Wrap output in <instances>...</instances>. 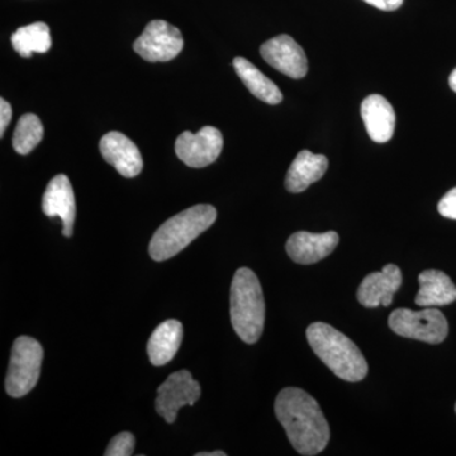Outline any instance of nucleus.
<instances>
[{
	"instance_id": "nucleus-8",
	"label": "nucleus",
	"mask_w": 456,
	"mask_h": 456,
	"mask_svg": "<svg viewBox=\"0 0 456 456\" xmlns=\"http://www.w3.org/2000/svg\"><path fill=\"white\" fill-rule=\"evenodd\" d=\"M200 397V383L191 377V371L179 370L167 377L158 388L156 412L164 417L167 424L175 422L180 408L193 406Z\"/></svg>"
},
{
	"instance_id": "nucleus-21",
	"label": "nucleus",
	"mask_w": 456,
	"mask_h": 456,
	"mask_svg": "<svg viewBox=\"0 0 456 456\" xmlns=\"http://www.w3.org/2000/svg\"><path fill=\"white\" fill-rule=\"evenodd\" d=\"M42 139H44V126L41 119L36 114H23L14 131V150L20 155H28Z\"/></svg>"
},
{
	"instance_id": "nucleus-16",
	"label": "nucleus",
	"mask_w": 456,
	"mask_h": 456,
	"mask_svg": "<svg viewBox=\"0 0 456 456\" xmlns=\"http://www.w3.org/2000/svg\"><path fill=\"white\" fill-rule=\"evenodd\" d=\"M329 167L326 156L303 150L296 156L285 178V188L290 193H302L314 183L322 179Z\"/></svg>"
},
{
	"instance_id": "nucleus-19",
	"label": "nucleus",
	"mask_w": 456,
	"mask_h": 456,
	"mask_svg": "<svg viewBox=\"0 0 456 456\" xmlns=\"http://www.w3.org/2000/svg\"><path fill=\"white\" fill-rule=\"evenodd\" d=\"M233 68L240 79L245 84L246 88L250 90L251 94L259 98L260 101L268 104H279L283 101V94L269 77L261 73L259 69L251 64L244 57H236L233 60Z\"/></svg>"
},
{
	"instance_id": "nucleus-27",
	"label": "nucleus",
	"mask_w": 456,
	"mask_h": 456,
	"mask_svg": "<svg viewBox=\"0 0 456 456\" xmlns=\"http://www.w3.org/2000/svg\"><path fill=\"white\" fill-rule=\"evenodd\" d=\"M197 456H226V452H198Z\"/></svg>"
},
{
	"instance_id": "nucleus-28",
	"label": "nucleus",
	"mask_w": 456,
	"mask_h": 456,
	"mask_svg": "<svg viewBox=\"0 0 456 456\" xmlns=\"http://www.w3.org/2000/svg\"><path fill=\"white\" fill-rule=\"evenodd\" d=\"M455 411H456V406H455Z\"/></svg>"
},
{
	"instance_id": "nucleus-13",
	"label": "nucleus",
	"mask_w": 456,
	"mask_h": 456,
	"mask_svg": "<svg viewBox=\"0 0 456 456\" xmlns=\"http://www.w3.org/2000/svg\"><path fill=\"white\" fill-rule=\"evenodd\" d=\"M338 241H340V236L335 231L325 233L301 231V232L293 233L288 239L285 250L294 263L310 265L334 253Z\"/></svg>"
},
{
	"instance_id": "nucleus-7",
	"label": "nucleus",
	"mask_w": 456,
	"mask_h": 456,
	"mask_svg": "<svg viewBox=\"0 0 456 456\" xmlns=\"http://www.w3.org/2000/svg\"><path fill=\"white\" fill-rule=\"evenodd\" d=\"M184 47L182 33L165 20H151L139 38L134 50L149 62H167L175 59Z\"/></svg>"
},
{
	"instance_id": "nucleus-10",
	"label": "nucleus",
	"mask_w": 456,
	"mask_h": 456,
	"mask_svg": "<svg viewBox=\"0 0 456 456\" xmlns=\"http://www.w3.org/2000/svg\"><path fill=\"white\" fill-rule=\"evenodd\" d=\"M263 59L281 74L302 79L308 73V60L305 50L288 35L277 36L260 47Z\"/></svg>"
},
{
	"instance_id": "nucleus-4",
	"label": "nucleus",
	"mask_w": 456,
	"mask_h": 456,
	"mask_svg": "<svg viewBox=\"0 0 456 456\" xmlns=\"http://www.w3.org/2000/svg\"><path fill=\"white\" fill-rule=\"evenodd\" d=\"M217 211L209 204H198L174 216L158 228L149 245L152 260L165 261L178 255L215 224Z\"/></svg>"
},
{
	"instance_id": "nucleus-1",
	"label": "nucleus",
	"mask_w": 456,
	"mask_h": 456,
	"mask_svg": "<svg viewBox=\"0 0 456 456\" xmlns=\"http://www.w3.org/2000/svg\"><path fill=\"white\" fill-rule=\"evenodd\" d=\"M275 415L293 448L301 455H317L330 440V428L316 399L301 388H284L275 401Z\"/></svg>"
},
{
	"instance_id": "nucleus-14",
	"label": "nucleus",
	"mask_w": 456,
	"mask_h": 456,
	"mask_svg": "<svg viewBox=\"0 0 456 456\" xmlns=\"http://www.w3.org/2000/svg\"><path fill=\"white\" fill-rule=\"evenodd\" d=\"M401 285V269L395 264H388L382 272H374L365 277L358 289V301L367 308L388 307Z\"/></svg>"
},
{
	"instance_id": "nucleus-2",
	"label": "nucleus",
	"mask_w": 456,
	"mask_h": 456,
	"mask_svg": "<svg viewBox=\"0 0 456 456\" xmlns=\"http://www.w3.org/2000/svg\"><path fill=\"white\" fill-rule=\"evenodd\" d=\"M307 338L314 354L330 370L346 382H360L368 374V362L359 347L334 327L312 323Z\"/></svg>"
},
{
	"instance_id": "nucleus-18",
	"label": "nucleus",
	"mask_w": 456,
	"mask_h": 456,
	"mask_svg": "<svg viewBox=\"0 0 456 456\" xmlns=\"http://www.w3.org/2000/svg\"><path fill=\"white\" fill-rule=\"evenodd\" d=\"M183 340V325L176 320H167L156 327L147 344L150 362L155 367H163L178 353Z\"/></svg>"
},
{
	"instance_id": "nucleus-23",
	"label": "nucleus",
	"mask_w": 456,
	"mask_h": 456,
	"mask_svg": "<svg viewBox=\"0 0 456 456\" xmlns=\"http://www.w3.org/2000/svg\"><path fill=\"white\" fill-rule=\"evenodd\" d=\"M437 209L443 217L456 220V188L452 189L441 198Z\"/></svg>"
},
{
	"instance_id": "nucleus-15",
	"label": "nucleus",
	"mask_w": 456,
	"mask_h": 456,
	"mask_svg": "<svg viewBox=\"0 0 456 456\" xmlns=\"http://www.w3.org/2000/svg\"><path fill=\"white\" fill-rule=\"evenodd\" d=\"M362 118L369 137L377 143H386L395 134V113L392 104L379 94H371L362 103Z\"/></svg>"
},
{
	"instance_id": "nucleus-3",
	"label": "nucleus",
	"mask_w": 456,
	"mask_h": 456,
	"mask_svg": "<svg viewBox=\"0 0 456 456\" xmlns=\"http://www.w3.org/2000/svg\"><path fill=\"white\" fill-rule=\"evenodd\" d=\"M231 323L246 344L259 341L265 323V302L259 279L253 270L237 269L231 284Z\"/></svg>"
},
{
	"instance_id": "nucleus-12",
	"label": "nucleus",
	"mask_w": 456,
	"mask_h": 456,
	"mask_svg": "<svg viewBox=\"0 0 456 456\" xmlns=\"http://www.w3.org/2000/svg\"><path fill=\"white\" fill-rule=\"evenodd\" d=\"M99 150L108 164L125 178H134L142 170V156L139 147L121 132H110L102 137Z\"/></svg>"
},
{
	"instance_id": "nucleus-25",
	"label": "nucleus",
	"mask_w": 456,
	"mask_h": 456,
	"mask_svg": "<svg viewBox=\"0 0 456 456\" xmlns=\"http://www.w3.org/2000/svg\"><path fill=\"white\" fill-rule=\"evenodd\" d=\"M364 2L386 12L397 11L403 4V0H364Z\"/></svg>"
},
{
	"instance_id": "nucleus-20",
	"label": "nucleus",
	"mask_w": 456,
	"mask_h": 456,
	"mask_svg": "<svg viewBox=\"0 0 456 456\" xmlns=\"http://www.w3.org/2000/svg\"><path fill=\"white\" fill-rule=\"evenodd\" d=\"M12 46L22 57H31L32 53H45L50 50V28L46 23L36 22L20 27L11 37Z\"/></svg>"
},
{
	"instance_id": "nucleus-9",
	"label": "nucleus",
	"mask_w": 456,
	"mask_h": 456,
	"mask_svg": "<svg viewBox=\"0 0 456 456\" xmlns=\"http://www.w3.org/2000/svg\"><path fill=\"white\" fill-rule=\"evenodd\" d=\"M224 147L220 130L206 126L197 134L185 131L176 139L175 152L180 160L191 167H206L215 163Z\"/></svg>"
},
{
	"instance_id": "nucleus-26",
	"label": "nucleus",
	"mask_w": 456,
	"mask_h": 456,
	"mask_svg": "<svg viewBox=\"0 0 456 456\" xmlns=\"http://www.w3.org/2000/svg\"><path fill=\"white\" fill-rule=\"evenodd\" d=\"M449 86H450V88L454 90V92L456 93V69L454 71H452V75H450Z\"/></svg>"
},
{
	"instance_id": "nucleus-17",
	"label": "nucleus",
	"mask_w": 456,
	"mask_h": 456,
	"mask_svg": "<svg viewBox=\"0 0 456 456\" xmlns=\"http://www.w3.org/2000/svg\"><path fill=\"white\" fill-rule=\"evenodd\" d=\"M419 290L416 305L419 307H441L456 301V287L452 279L440 270H425L419 274Z\"/></svg>"
},
{
	"instance_id": "nucleus-22",
	"label": "nucleus",
	"mask_w": 456,
	"mask_h": 456,
	"mask_svg": "<svg viewBox=\"0 0 456 456\" xmlns=\"http://www.w3.org/2000/svg\"><path fill=\"white\" fill-rule=\"evenodd\" d=\"M136 439L131 432H121L116 435L110 441V445L104 452L106 456H130L134 454Z\"/></svg>"
},
{
	"instance_id": "nucleus-11",
	"label": "nucleus",
	"mask_w": 456,
	"mask_h": 456,
	"mask_svg": "<svg viewBox=\"0 0 456 456\" xmlns=\"http://www.w3.org/2000/svg\"><path fill=\"white\" fill-rule=\"evenodd\" d=\"M42 211L49 217L61 218L64 224L62 235L73 236L77 206H75L73 185L64 174H59L55 178L51 179L42 198Z\"/></svg>"
},
{
	"instance_id": "nucleus-24",
	"label": "nucleus",
	"mask_w": 456,
	"mask_h": 456,
	"mask_svg": "<svg viewBox=\"0 0 456 456\" xmlns=\"http://www.w3.org/2000/svg\"><path fill=\"white\" fill-rule=\"evenodd\" d=\"M12 119V107L11 104L5 101L4 98L0 99V137L4 136V132L7 130L9 123Z\"/></svg>"
},
{
	"instance_id": "nucleus-6",
	"label": "nucleus",
	"mask_w": 456,
	"mask_h": 456,
	"mask_svg": "<svg viewBox=\"0 0 456 456\" xmlns=\"http://www.w3.org/2000/svg\"><path fill=\"white\" fill-rule=\"evenodd\" d=\"M389 327L402 338L441 344L448 336V321L436 307H425L422 311L398 308L389 316Z\"/></svg>"
},
{
	"instance_id": "nucleus-5",
	"label": "nucleus",
	"mask_w": 456,
	"mask_h": 456,
	"mask_svg": "<svg viewBox=\"0 0 456 456\" xmlns=\"http://www.w3.org/2000/svg\"><path fill=\"white\" fill-rule=\"evenodd\" d=\"M44 349L28 336H20L12 347L5 389L11 397H25L35 388L41 374Z\"/></svg>"
}]
</instances>
